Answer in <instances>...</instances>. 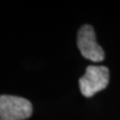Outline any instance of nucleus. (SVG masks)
Masks as SVG:
<instances>
[{
	"instance_id": "f257e3e1",
	"label": "nucleus",
	"mask_w": 120,
	"mask_h": 120,
	"mask_svg": "<svg viewBox=\"0 0 120 120\" xmlns=\"http://www.w3.org/2000/svg\"><path fill=\"white\" fill-rule=\"evenodd\" d=\"M29 100L14 95H0V118L5 120H25L32 115Z\"/></svg>"
},
{
	"instance_id": "f03ea898",
	"label": "nucleus",
	"mask_w": 120,
	"mask_h": 120,
	"mask_svg": "<svg viewBox=\"0 0 120 120\" xmlns=\"http://www.w3.org/2000/svg\"><path fill=\"white\" fill-rule=\"evenodd\" d=\"M108 83L109 70L105 66H88L85 74L79 79L80 91L85 97H91L105 89Z\"/></svg>"
},
{
	"instance_id": "7ed1b4c3",
	"label": "nucleus",
	"mask_w": 120,
	"mask_h": 120,
	"mask_svg": "<svg viewBox=\"0 0 120 120\" xmlns=\"http://www.w3.org/2000/svg\"><path fill=\"white\" fill-rule=\"evenodd\" d=\"M77 46L84 58L93 62L104 59V51L96 41V35L92 26L83 25L77 34Z\"/></svg>"
},
{
	"instance_id": "20e7f679",
	"label": "nucleus",
	"mask_w": 120,
	"mask_h": 120,
	"mask_svg": "<svg viewBox=\"0 0 120 120\" xmlns=\"http://www.w3.org/2000/svg\"><path fill=\"white\" fill-rule=\"evenodd\" d=\"M0 120H5V119H3V118H0Z\"/></svg>"
}]
</instances>
